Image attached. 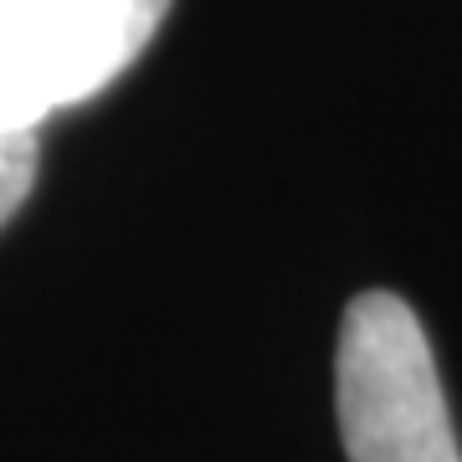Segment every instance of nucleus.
I'll return each mask as SVG.
<instances>
[{
	"label": "nucleus",
	"mask_w": 462,
	"mask_h": 462,
	"mask_svg": "<svg viewBox=\"0 0 462 462\" xmlns=\"http://www.w3.org/2000/svg\"><path fill=\"white\" fill-rule=\"evenodd\" d=\"M334 411L349 462H462L427 329L396 293H360L345 309Z\"/></svg>",
	"instance_id": "1"
},
{
	"label": "nucleus",
	"mask_w": 462,
	"mask_h": 462,
	"mask_svg": "<svg viewBox=\"0 0 462 462\" xmlns=\"http://www.w3.org/2000/svg\"><path fill=\"white\" fill-rule=\"evenodd\" d=\"M170 0H0V134H42L98 98L165 26Z\"/></svg>",
	"instance_id": "2"
},
{
	"label": "nucleus",
	"mask_w": 462,
	"mask_h": 462,
	"mask_svg": "<svg viewBox=\"0 0 462 462\" xmlns=\"http://www.w3.org/2000/svg\"><path fill=\"white\" fill-rule=\"evenodd\" d=\"M42 170V134H0V226L26 206Z\"/></svg>",
	"instance_id": "3"
}]
</instances>
